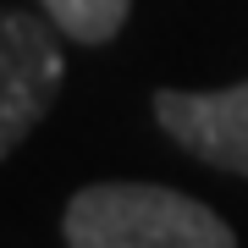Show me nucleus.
Instances as JSON below:
<instances>
[{
  "label": "nucleus",
  "instance_id": "nucleus-1",
  "mask_svg": "<svg viewBox=\"0 0 248 248\" xmlns=\"http://www.w3.org/2000/svg\"><path fill=\"white\" fill-rule=\"evenodd\" d=\"M66 248H237L210 204L155 182H94L66 204Z\"/></svg>",
  "mask_w": 248,
  "mask_h": 248
},
{
  "label": "nucleus",
  "instance_id": "nucleus-3",
  "mask_svg": "<svg viewBox=\"0 0 248 248\" xmlns=\"http://www.w3.org/2000/svg\"><path fill=\"white\" fill-rule=\"evenodd\" d=\"M155 116L187 155L248 177V83L232 89H160Z\"/></svg>",
  "mask_w": 248,
  "mask_h": 248
},
{
  "label": "nucleus",
  "instance_id": "nucleus-2",
  "mask_svg": "<svg viewBox=\"0 0 248 248\" xmlns=\"http://www.w3.org/2000/svg\"><path fill=\"white\" fill-rule=\"evenodd\" d=\"M55 33L61 28L33 17V11L0 6V160L55 105V89H61V72H66Z\"/></svg>",
  "mask_w": 248,
  "mask_h": 248
},
{
  "label": "nucleus",
  "instance_id": "nucleus-4",
  "mask_svg": "<svg viewBox=\"0 0 248 248\" xmlns=\"http://www.w3.org/2000/svg\"><path fill=\"white\" fill-rule=\"evenodd\" d=\"M133 0H45V17L78 45H105L122 33Z\"/></svg>",
  "mask_w": 248,
  "mask_h": 248
}]
</instances>
